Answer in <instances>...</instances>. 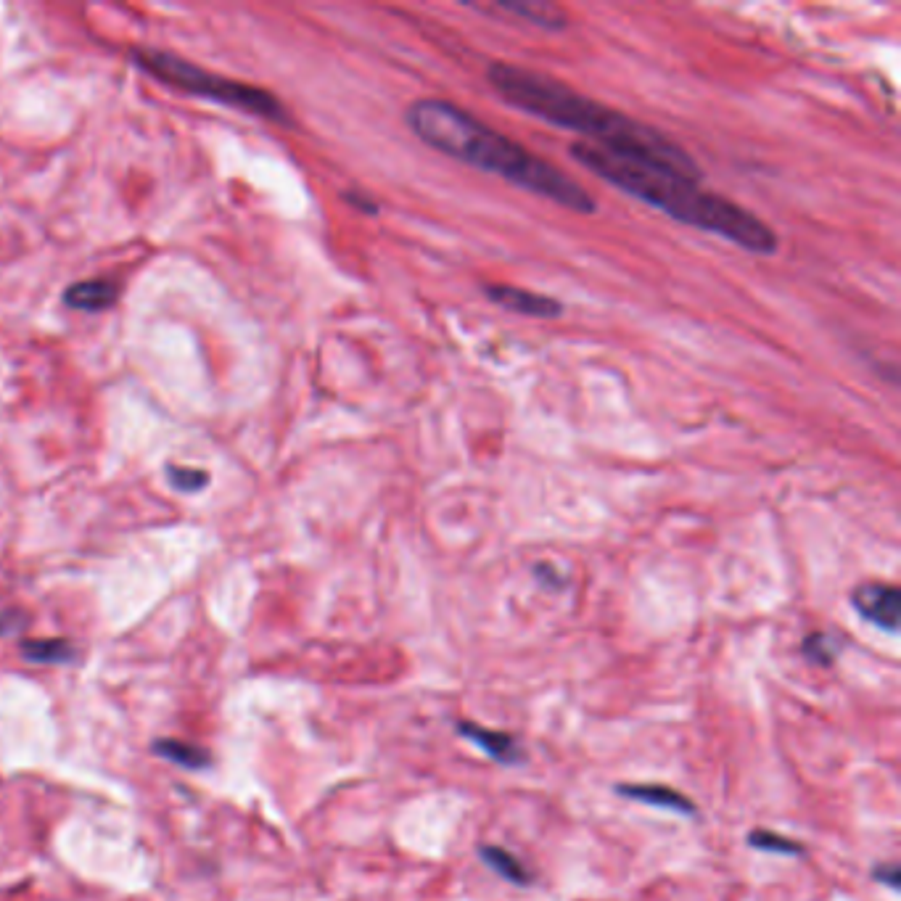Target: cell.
<instances>
[{
	"mask_svg": "<svg viewBox=\"0 0 901 901\" xmlns=\"http://www.w3.org/2000/svg\"><path fill=\"white\" fill-rule=\"evenodd\" d=\"M487 80L508 106L532 114L542 122H550L561 130L579 133L584 143L661 164L674 172H682L687 178H703L701 167L695 164L693 156L687 154L680 143L666 138L661 130L584 96L550 74L516 67L508 61H492L487 69Z\"/></svg>",
	"mask_w": 901,
	"mask_h": 901,
	"instance_id": "6da1fadb",
	"label": "cell"
},
{
	"mask_svg": "<svg viewBox=\"0 0 901 901\" xmlns=\"http://www.w3.org/2000/svg\"><path fill=\"white\" fill-rule=\"evenodd\" d=\"M405 122L418 141L455 162L497 175L577 215H592L598 209V201L579 180L452 101L418 98L405 109Z\"/></svg>",
	"mask_w": 901,
	"mask_h": 901,
	"instance_id": "7a4b0ae2",
	"label": "cell"
},
{
	"mask_svg": "<svg viewBox=\"0 0 901 901\" xmlns=\"http://www.w3.org/2000/svg\"><path fill=\"white\" fill-rule=\"evenodd\" d=\"M571 159L595 178L616 185L619 191L635 196L648 207L661 209L672 220L724 238L746 252L772 257L780 246L775 230L759 215L727 196L703 191L701 180L687 178L682 172L584 141L571 146Z\"/></svg>",
	"mask_w": 901,
	"mask_h": 901,
	"instance_id": "3957f363",
	"label": "cell"
},
{
	"mask_svg": "<svg viewBox=\"0 0 901 901\" xmlns=\"http://www.w3.org/2000/svg\"><path fill=\"white\" fill-rule=\"evenodd\" d=\"M135 61H138V67H143L162 82H170L172 88L188 90L193 96L212 98V101H220V104L252 111V114H259V117L286 119L281 101L262 88L209 74L204 69L188 64V61L178 59V56H170V53L135 51Z\"/></svg>",
	"mask_w": 901,
	"mask_h": 901,
	"instance_id": "277c9868",
	"label": "cell"
},
{
	"mask_svg": "<svg viewBox=\"0 0 901 901\" xmlns=\"http://www.w3.org/2000/svg\"><path fill=\"white\" fill-rule=\"evenodd\" d=\"M851 606L854 611L867 619L875 627L896 632L901 619V595L894 584L886 582H865L854 587L851 592Z\"/></svg>",
	"mask_w": 901,
	"mask_h": 901,
	"instance_id": "5b68a950",
	"label": "cell"
},
{
	"mask_svg": "<svg viewBox=\"0 0 901 901\" xmlns=\"http://www.w3.org/2000/svg\"><path fill=\"white\" fill-rule=\"evenodd\" d=\"M484 294L497 307L516 312V315H526V318L555 320L563 312V304L555 296L537 294V291L521 289V286H510V283H489L484 286Z\"/></svg>",
	"mask_w": 901,
	"mask_h": 901,
	"instance_id": "8992f818",
	"label": "cell"
},
{
	"mask_svg": "<svg viewBox=\"0 0 901 901\" xmlns=\"http://www.w3.org/2000/svg\"><path fill=\"white\" fill-rule=\"evenodd\" d=\"M476 11H489V14H510L521 19V22L540 27L547 32H561L569 27V11L547 0H518V3H495V6H473Z\"/></svg>",
	"mask_w": 901,
	"mask_h": 901,
	"instance_id": "52a82bcc",
	"label": "cell"
},
{
	"mask_svg": "<svg viewBox=\"0 0 901 901\" xmlns=\"http://www.w3.org/2000/svg\"><path fill=\"white\" fill-rule=\"evenodd\" d=\"M455 727H458V732L463 738L476 743L489 759L500 761V764H521V761H524V754H521V748H518V740L513 738V735H508V732L489 730V727H481V724L473 722H458Z\"/></svg>",
	"mask_w": 901,
	"mask_h": 901,
	"instance_id": "ba28073f",
	"label": "cell"
},
{
	"mask_svg": "<svg viewBox=\"0 0 901 901\" xmlns=\"http://www.w3.org/2000/svg\"><path fill=\"white\" fill-rule=\"evenodd\" d=\"M616 791L624 798H632V801H643V804L658 806V809H672V812H680L685 817H693L698 809L687 796H682L680 791L674 788H666V785H619Z\"/></svg>",
	"mask_w": 901,
	"mask_h": 901,
	"instance_id": "9c48e42d",
	"label": "cell"
},
{
	"mask_svg": "<svg viewBox=\"0 0 901 901\" xmlns=\"http://www.w3.org/2000/svg\"><path fill=\"white\" fill-rule=\"evenodd\" d=\"M64 302L72 310L101 312L117 302V286L109 281H82L64 291Z\"/></svg>",
	"mask_w": 901,
	"mask_h": 901,
	"instance_id": "30bf717a",
	"label": "cell"
},
{
	"mask_svg": "<svg viewBox=\"0 0 901 901\" xmlns=\"http://www.w3.org/2000/svg\"><path fill=\"white\" fill-rule=\"evenodd\" d=\"M154 751L167 761H172V764H178V767L191 769V772H201V769H207L212 764V756L204 748L193 746V743H183V740H156Z\"/></svg>",
	"mask_w": 901,
	"mask_h": 901,
	"instance_id": "8fae6325",
	"label": "cell"
},
{
	"mask_svg": "<svg viewBox=\"0 0 901 901\" xmlns=\"http://www.w3.org/2000/svg\"><path fill=\"white\" fill-rule=\"evenodd\" d=\"M479 857L484 859V865L492 867L500 878L516 883V886H529V883H532V872L526 870L510 851L500 849V846H481Z\"/></svg>",
	"mask_w": 901,
	"mask_h": 901,
	"instance_id": "7c38bea8",
	"label": "cell"
},
{
	"mask_svg": "<svg viewBox=\"0 0 901 901\" xmlns=\"http://www.w3.org/2000/svg\"><path fill=\"white\" fill-rule=\"evenodd\" d=\"M22 656L32 664H67L74 658V645L67 640H22Z\"/></svg>",
	"mask_w": 901,
	"mask_h": 901,
	"instance_id": "4fadbf2b",
	"label": "cell"
},
{
	"mask_svg": "<svg viewBox=\"0 0 901 901\" xmlns=\"http://www.w3.org/2000/svg\"><path fill=\"white\" fill-rule=\"evenodd\" d=\"M748 843L759 851H769V854H791V857L804 854L801 843L791 841V838H785L780 833H772V830H751L748 833Z\"/></svg>",
	"mask_w": 901,
	"mask_h": 901,
	"instance_id": "5bb4252c",
	"label": "cell"
},
{
	"mask_svg": "<svg viewBox=\"0 0 901 901\" xmlns=\"http://www.w3.org/2000/svg\"><path fill=\"white\" fill-rule=\"evenodd\" d=\"M801 650H804V656L809 658L812 664L830 666L835 661V656H838L841 645H838V640H835L833 635H825V632H812V635L804 640Z\"/></svg>",
	"mask_w": 901,
	"mask_h": 901,
	"instance_id": "9a60e30c",
	"label": "cell"
},
{
	"mask_svg": "<svg viewBox=\"0 0 901 901\" xmlns=\"http://www.w3.org/2000/svg\"><path fill=\"white\" fill-rule=\"evenodd\" d=\"M167 473H170L172 487L180 489V492H199V489L207 487L209 481V476L204 471H193V468L183 466H170Z\"/></svg>",
	"mask_w": 901,
	"mask_h": 901,
	"instance_id": "2e32d148",
	"label": "cell"
},
{
	"mask_svg": "<svg viewBox=\"0 0 901 901\" xmlns=\"http://www.w3.org/2000/svg\"><path fill=\"white\" fill-rule=\"evenodd\" d=\"M872 878L875 880H880V883H886V886H891V888H899L901 886V870H899V865H896V862H891V865H878L875 867V870H872Z\"/></svg>",
	"mask_w": 901,
	"mask_h": 901,
	"instance_id": "e0dca14e",
	"label": "cell"
},
{
	"mask_svg": "<svg viewBox=\"0 0 901 901\" xmlns=\"http://www.w3.org/2000/svg\"><path fill=\"white\" fill-rule=\"evenodd\" d=\"M24 621H27V613L3 611L0 613V635H11V632H16V629H22Z\"/></svg>",
	"mask_w": 901,
	"mask_h": 901,
	"instance_id": "ac0fdd59",
	"label": "cell"
}]
</instances>
